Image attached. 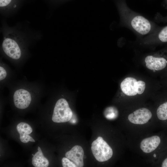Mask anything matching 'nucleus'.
Returning <instances> with one entry per match:
<instances>
[{
	"label": "nucleus",
	"instance_id": "f257e3e1",
	"mask_svg": "<svg viewBox=\"0 0 167 167\" xmlns=\"http://www.w3.org/2000/svg\"><path fill=\"white\" fill-rule=\"evenodd\" d=\"M91 149L94 156L99 162L108 161L113 155L112 148L101 136L92 142Z\"/></svg>",
	"mask_w": 167,
	"mask_h": 167
},
{
	"label": "nucleus",
	"instance_id": "f03ea898",
	"mask_svg": "<svg viewBox=\"0 0 167 167\" xmlns=\"http://www.w3.org/2000/svg\"><path fill=\"white\" fill-rule=\"evenodd\" d=\"M72 116V111L67 101L63 98L59 99L54 109L52 121L56 123L65 122L70 120Z\"/></svg>",
	"mask_w": 167,
	"mask_h": 167
},
{
	"label": "nucleus",
	"instance_id": "7ed1b4c3",
	"mask_svg": "<svg viewBox=\"0 0 167 167\" xmlns=\"http://www.w3.org/2000/svg\"><path fill=\"white\" fill-rule=\"evenodd\" d=\"M152 116V113L149 110L146 108H142L129 114L128 119L132 123L142 125L147 123Z\"/></svg>",
	"mask_w": 167,
	"mask_h": 167
},
{
	"label": "nucleus",
	"instance_id": "20e7f679",
	"mask_svg": "<svg viewBox=\"0 0 167 167\" xmlns=\"http://www.w3.org/2000/svg\"><path fill=\"white\" fill-rule=\"evenodd\" d=\"M2 47L5 53L10 58L18 59L20 57V48L14 40L10 38L5 39L2 44Z\"/></svg>",
	"mask_w": 167,
	"mask_h": 167
},
{
	"label": "nucleus",
	"instance_id": "39448f33",
	"mask_svg": "<svg viewBox=\"0 0 167 167\" xmlns=\"http://www.w3.org/2000/svg\"><path fill=\"white\" fill-rule=\"evenodd\" d=\"M14 101L15 106L18 108L23 109L27 108L31 101V95L27 90L19 89L14 93Z\"/></svg>",
	"mask_w": 167,
	"mask_h": 167
},
{
	"label": "nucleus",
	"instance_id": "423d86ee",
	"mask_svg": "<svg viewBox=\"0 0 167 167\" xmlns=\"http://www.w3.org/2000/svg\"><path fill=\"white\" fill-rule=\"evenodd\" d=\"M84 151L80 146H74L65 154L66 157L73 162L77 167H82L84 165Z\"/></svg>",
	"mask_w": 167,
	"mask_h": 167
},
{
	"label": "nucleus",
	"instance_id": "0eeeda50",
	"mask_svg": "<svg viewBox=\"0 0 167 167\" xmlns=\"http://www.w3.org/2000/svg\"><path fill=\"white\" fill-rule=\"evenodd\" d=\"M131 24L136 31L142 35L148 33L151 28V25L149 21L141 16H137L133 18Z\"/></svg>",
	"mask_w": 167,
	"mask_h": 167
},
{
	"label": "nucleus",
	"instance_id": "6e6552de",
	"mask_svg": "<svg viewBox=\"0 0 167 167\" xmlns=\"http://www.w3.org/2000/svg\"><path fill=\"white\" fill-rule=\"evenodd\" d=\"M145 62L147 67L151 70L161 71L167 66V59L163 57L149 55L146 57Z\"/></svg>",
	"mask_w": 167,
	"mask_h": 167
},
{
	"label": "nucleus",
	"instance_id": "1a4fd4ad",
	"mask_svg": "<svg viewBox=\"0 0 167 167\" xmlns=\"http://www.w3.org/2000/svg\"><path fill=\"white\" fill-rule=\"evenodd\" d=\"M137 81L134 78L128 77L121 83L120 87L122 92L128 96H134L137 94Z\"/></svg>",
	"mask_w": 167,
	"mask_h": 167
},
{
	"label": "nucleus",
	"instance_id": "9d476101",
	"mask_svg": "<svg viewBox=\"0 0 167 167\" xmlns=\"http://www.w3.org/2000/svg\"><path fill=\"white\" fill-rule=\"evenodd\" d=\"M160 143L161 139L159 136H153L143 139L141 142L140 148L144 152L150 153L154 151Z\"/></svg>",
	"mask_w": 167,
	"mask_h": 167
},
{
	"label": "nucleus",
	"instance_id": "9b49d317",
	"mask_svg": "<svg viewBox=\"0 0 167 167\" xmlns=\"http://www.w3.org/2000/svg\"><path fill=\"white\" fill-rule=\"evenodd\" d=\"M17 130L20 135V139L21 142L27 143L30 141L35 142V140L28 135L32 131V129L28 124L24 122L19 123L17 126Z\"/></svg>",
	"mask_w": 167,
	"mask_h": 167
},
{
	"label": "nucleus",
	"instance_id": "f8f14e48",
	"mask_svg": "<svg viewBox=\"0 0 167 167\" xmlns=\"http://www.w3.org/2000/svg\"><path fill=\"white\" fill-rule=\"evenodd\" d=\"M38 152L33 156L32 163L35 167H47L49 166V162L43 155L40 147H38Z\"/></svg>",
	"mask_w": 167,
	"mask_h": 167
},
{
	"label": "nucleus",
	"instance_id": "ddd939ff",
	"mask_svg": "<svg viewBox=\"0 0 167 167\" xmlns=\"http://www.w3.org/2000/svg\"><path fill=\"white\" fill-rule=\"evenodd\" d=\"M156 114L160 120L163 121L167 119V101L159 106L157 110Z\"/></svg>",
	"mask_w": 167,
	"mask_h": 167
},
{
	"label": "nucleus",
	"instance_id": "4468645a",
	"mask_svg": "<svg viewBox=\"0 0 167 167\" xmlns=\"http://www.w3.org/2000/svg\"><path fill=\"white\" fill-rule=\"evenodd\" d=\"M105 113L106 118L108 119H113L117 116L118 111L114 107H109L106 109Z\"/></svg>",
	"mask_w": 167,
	"mask_h": 167
},
{
	"label": "nucleus",
	"instance_id": "2eb2a0df",
	"mask_svg": "<svg viewBox=\"0 0 167 167\" xmlns=\"http://www.w3.org/2000/svg\"><path fill=\"white\" fill-rule=\"evenodd\" d=\"M158 37L163 42H167V26L163 28L159 33Z\"/></svg>",
	"mask_w": 167,
	"mask_h": 167
},
{
	"label": "nucleus",
	"instance_id": "dca6fc26",
	"mask_svg": "<svg viewBox=\"0 0 167 167\" xmlns=\"http://www.w3.org/2000/svg\"><path fill=\"white\" fill-rule=\"evenodd\" d=\"M62 164L63 167H77L76 165L67 157H63L62 160Z\"/></svg>",
	"mask_w": 167,
	"mask_h": 167
},
{
	"label": "nucleus",
	"instance_id": "f3484780",
	"mask_svg": "<svg viewBox=\"0 0 167 167\" xmlns=\"http://www.w3.org/2000/svg\"><path fill=\"white\" fill-rule=\"evenodd\" d=\"M137 94H141L144 92L145 88V83L141 80L137 81Z\"/></svg>",
	"mask_w": 167,
	"mask_h": 167
},
{
	"label": "nucleus",
	"instance_id": "a211bd4d",
	"mask_svg": "<svg viewBox=\"0 0 167 167\" xmlns=\"http://www.w3.org/2000/svg\"><path fill=\"white\" fill-rule=\"evenodd\" d=\"M6 76V72L5 69L2 67H0V80H2L5 79Z\"/></svg>",
	"mask_w": 167,
	"mask_h": 167
},
{
	"label": "nucleus",
	"instance_id": "6ab92c4d",
	"mask_svg": "<svg viewBox=\"0 0 167 167\" xmlns=\"http://www.w3.org/2000/svg\"><path fill=\"white\" fill-rule=\"evenodd\" d=\"M11 0H0V6L1 7L9 5Z\"/></svg>",
	"mask_w": 167,
	"mask_h": 167
},
{
	"label": "nucleus",
	"instance_id": "aec40b11",
	"mask_svg": "<svg viewBox=\"0 0 167 167\" xmlns=\"http://www.w3.org/2000/svg\"><path fill=\"white\" fill-rule=\"evenodd\" d=\"M161 166L162 167H167V157L163 161Z\"/></svg>",
	"mask_w": 167,
	"mask_h": 167
},
{
	"label": "nucleus",
	"instance_id": "412c9836",
	"mask_svg": "<svg viewBox=\"0 0 167 167\" xmlns=\"http://www.w3.org/2000/svg\"><path fill=\"white\" fill-rule=\"evenodd\" d=\"M154 156V157H155L156 156V154H154V156Z\"/></svg>",
	"mask_w": 167,
	"mask_h": 167
},
{
	"label": "nucleus",
	"instance_id": "4be33fe9",
	"mask_svg": "<svg viewBox=\"0 0 167 167\" xmlns=\"http://www.w3.org/2000/svg\"><path fill=\"white\" fill-rule=\"evenodd\" d=\"M153 70V72H156V70Z\"/></svg>",
	"mask_w": 167,
	"mask_h": 167
},
{
	"label": "nucleus",
	"instance_id": "5701e85b",
	"mask_svg": "<svg viewBox=\"0 0 167 167\" xmlns=\"http://www.w3.org/2000/svg\"><path fill=\"white\" fill-rule=\"evenodd\" d=\"M16 6V5H15L14 6V7H15Z\"/></svg>",
	"mask_w": 167,
	"mask_h": 167
},
{
	"label": "nucleus",
	"instance_id": "b1692460",
	"mask_svg": "<svg viewBox=\"0 0 167 167\" xmlns=\"http://www.w3.org/2000/svg\"><path fill=\"white\" fill-rule=\"evenodd\" d=\"M32 155L33 156L34 155L33 154H32Z\"/></svg>",
	"mask_w": 167,
	"mask_h": 167
}]
</instances>
